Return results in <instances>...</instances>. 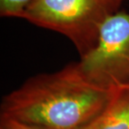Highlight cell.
I'll return each instance as SVG.
<instances>
[{
    "label": "cell",
    "instance_id": "cell-1",
    "mask_svg": "<svg viewBox=\"0 0 129 129\" xmlns=\"http://www.w3.org/2000/svg\"><path fill=\"white\" fill-rule=\"evenodd\" d=\"M117 90L95 83L79 62L30 77L2 101L1 117L43 129H81L109 105Z\"/></svg>",
    "mask_w": 129,
    "mask_h": 129
},
{
    "label": "cell",
    "instance_id": "cell-2",
    "mask_svg": "<svg viewBox=\"0 0 129 129\" xmlns=\"http://www.w3.org/2000/svg\"><path fill=\"white\" fill-rule=\"evenodd\" d=\"M123 0H31L20 19L53 30L72 42L83 57L96 47L102 24Z\"/></svg>",
    "mask_w": 129,
    "mask_h": 129
},
{
    "label": "cell",
    "instance_id": "cell-3",
    "mask_svg": "<svg viewBox=\"0 0 129 129\" xmlns=\"http://www.w3.org/2000/svg\"><path fill=\"white\" fill-rule=\"evenodd\" d=\"M91 81L108 89L129 86V12L118 11L102 24L93 50L79 61Z\"/></svg>",
    "mask_w": 129,
    "mask_h": 129
},
{
    "label": "cell",
    "instance_id": "cell-4",
    "mask_svg": "<svg viewBox=\"0 0 129 129\" xmlns=\"http://www.w3.org/2000/svg\"><path fill=\"white\" fill-rule=\"evenodd\" d=\"M81 129H129V86L118 89L106 109Z\"/></svg>",
    "mask_w": 129,
    "mask_h": 129
},
{
    "label": "cell",
    "instance_id": "cell-5",
    "mask_svg": "<svg viewBox=\"0 0 129 129\" xmlns=\"http://www.w3.org/2000/svg\"><path fill=\"white\" fill-rule=\"evenodd\" d=\"M31 0H0V15L4 18H21Z\"/></svg>",
    "mask_w": 129,
    "mask_h": 129
},
{
    "label": "cell",
    "instance_id": "cell-6",
    "mask_svg": "<svg viewBox=\"0 0 129 129\" xmlns=\"http://www.w3.org/2000/svg\"><path fill=\"white\" fill-rule=\"evenodd\" d=\"M0 129H43L12 117H0Z\"/></svg>",
    "mask_w": 129,
    "mask_h": 129
}]
</instances>
